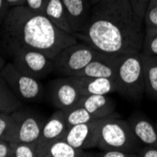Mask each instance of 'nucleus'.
<instances>
[{"label": "nucleus", "mask_w": 157, "mask_h": 157, "mask_svg": "<svg viewBox=\"0 0 157 157\" xmlns=\"http://www.w3.org/2000/svg\"><path fill=\"white\" fill-rule=\"evenodd\" d=\"M129 0H103L92 6L86 29L75 37L108 55L140 53L145 34Z\"/></svg>", "instance_id": "f257e3e1"}, {"label": "nucleus", "mask_w": 157, "mask_h": 157, "mask_svg": "<svg viewBox=\"0 0 157 157\" xmlns=\"http://www.w3.org/2000/svg\"><path fill=\"white\" fill-rule=\"evenodd\" d=\"M0 34L7 49H33L52 59L63 48L77 42L76 37L61 30L44 14L35 12L26 6L9 10Z\"/></svg>", "instance_id": "f03ea898"}, {"label": "nucleus", "mask_w": 157, "mask_h": 157, "mask_svg": "<svg viewBox=\"0 0 157 157\" xmlns=\"http://www.w3.org/2000/svg\"><path fill=\"white\" fill-rule=\"evenodd\" d=\"M115 85L117 92L139 102L145 93V84L140 53L121 55L118 62Z\"/></svg>", "instance_id": "7ed1b4c3"}, {"label": "nucleus", "mask_w": 157, "mask_h": 157, "mask_svg": "<svg viewBox=\"0 0 157 157\" xmlns=\"http://www.w3.org/2000/svg\"><path fill=\"white\" fill-rule=\"evenodd\" d=\"M139 142L130 123L113 113L101 126L97 148L101 151L120 150L136 153Z\"/></svg>", "instance_id": "20e7f679"}, {"label": "nucleus", "mask_w": 157, "mask_h": 157, "mask_svg": "<svg viewBox=\"0 0 157 157\" xmlns=\"http://www.w3.org/2000/svg\"><path fill=\"white\" fill-rule=\"evenodd\" d=\"M105 53L86 42H75L63 48L54 59V72L62 76L75 75L90 62Z\"/></svg>", "instance_id": "39448f33"}, {"label": "nucleus", "mask_w": 157, "mask_h": 157, "mask_svg": "<svg viewBox=\"0 0 157 157\" xmlns=\"http://www.w3.org/2000/svg\"><path fill=\"white\" fill-rule=\"evenodd\" d=\"M12 56V63L22 73L37 79L44 78L54 72L53 59L37 50L13 47L7 49Z\"/></svg>", "instance_id": "423d86ee"}, {"label": "nucleus", "mask_w": 157, "mask_h": 157, "mask_svg": "<svg viewBox=\"0 0 157 157\" xmlns=\"http://www.w3.org/2000/svg\"><path fill=\"white\" fill-rule=\"evenodd\" d=\"M0 73L10 90L21 102L39 101L42 97L44 87L39 79L22 73L12 62L7 63Z\"/></svg>", "instance_id": "0eeeda50"}, {"label": "nucleus", "mask_w": 157, "mask_h": 157, "mask_svg": "<svg viewBox=\"0 0 157 157\" xmlns=\"http://www.w3.org/2000/svg\"><path fill=\"white\" fill-rule=\"evenodd\" d=\"M109 116L96 119L89 122L70 126L63 139L77 149L85 150L97 148L100 129H101L103 122Z\"/></svg>", "instance_id": "6e6552de"}, {"label": "nucleus", "mask_w": 157, "mask_h": 157, "mask_svg": "<svg viewBox=\"0 0 157 157\" xmlns=\"http://www.w3.org/2000/svg\"><path fill=\"white\" fill-rule=\"evenodd\" d=\"M49 92L53 105L61 110L75 106L83 96L69 76L51 82Z\"/></svg>", "instance_id": "1a4fd4ad"}, {"label": "nucleus", "mask_w": 157, "mask_h": 157, "mask_svg": "<svg viewBox=\"0 0 157 157\" xmlns=\"http://www.w3.org/2000/svg\"><path fill=\"white\" fill-rule=\"evenodd\" d=\"M14 112L18 122L15 141L36 143L45 121L31 112L22 111L19 109Z\"/></svg>", "instance_id": "9d476101"}, {"label": "nucleus", "mask_w": 157, "mask_h": 157, "mask_svg": "<svg viewBox=\"0 0 157 157\" xmlns=\"http://www.w3.org/2000/svg\"><path fill=\"white\" fill-rule=\"evenodd\" d=\"M66 10L70 25L75 34L82 33L87 27L92 5L90 0H61Z\"/></svg>", "instance_id": "9b49d317"}, {"label": "nucleus", "mask_w": 157, "mask_h": 157, "mask_svg": "<svg viewBox=\"0 0 157 157\" xmlns=\"http://www.w3.org/2000/svg\"><path fill=\"white\" fill-rule=\"evenodd\" d=\"M120 58L121 55L104 54L100 58H97L90 62L75 75L109 78L115 82L116 71Z\"/></svg>", "instance_id": "f8f14e48"}, {"label": "nucleus", "mask_w": 157, "mask_h": 157, "mask_svg": "<svg viewBox=\"0 0 157 157\" xmlns=\"http://www.w3.org/2000/svg\"><path fill=\"white\" fill-rule=\"evenodd\" d=\"M69 77L83 96L107 95L111 92H117L115 82L109 78L80 75H72Z\"/></svg>", "instance_id": "ddd939ff"}, {"label": "nucleus", "mask_w": 157, "mask_h": 157, "mask_svg": "<svg viewBox=\"0 0 157 157\" xmlns=\"http://www.w3.org/2000/svg\"><path fill=\"white\" fill-rule=\"evenodd\" d=\"M68 129L69 126L64 116V111L59 109L44 122L40 136L36 142V146L45 145L55 140L63 138Z\"/></svg>", "instance_id": "4468645a"}, {"label": "nucleus", "mask_w": 157, "mask_h": 157, "mask_svg": "<svg viewBox=\"0 0 157 157\" xmlns=\"http://www.w3.org/2000/svg\"><path fill=\"white\" fill-rule=\"evenodd\" d=\"M75 106L83 107L98 118L109 116L115 109V104L107 95L82 96Z\"/></svg>", "instance_id": "2eb2a0df"}, {"label": "nucleus", "mask_w": 157, "mask_h": 157, "mask_svg": "<svg viewBox=\"0 0 157 157\" xmlns=\"http://www.w3.org/2000/svg\"><path fill=\"white\" fill-rule=\"evenodd\" d=\"M38 157H80L85 156L82 149L71 145L63 138L37 147Z\"/></svg>", "instance_id": "dca6fc26"}, {"label": "nucleus", "mask_w": 157, "mask_h": 157, "mask_svg": "<svg viewBox=\"0 0 157 157\" xmlns=\"http://www.w3.org/2000/svg\"><path fill=\"white\" fill-rule=\"evenodd\" d=\"M129 123L141 143L157 148V129L151 122L142 117H132Z\"/></svg>", "instance_id": "f3484780"}, {"label": "nucleus", "mask_w": 157, "mask_h": 157, "mask_svg": "<svg viewBox=\"0 0 157 157\" xmlns=\"http://www.w3.org/2000/svg\"><path fill=\"white\" fill-rule=\"evenodd\" d=\"M44 15H46L61 30L75 36V32L70 25L66 10L61 0H49Z\"/></svg>", "instance_id": "a211bd4d"}, {"label": "nucleus", "mask_w": 157, "mask_h": 157, "mask_svg": "<svg viewBox=\"0 0 157 157\" xmlns=\"http://www.w3.org/2000/svg\"><path fill=\"white\" fill-rule=\"evenodd\" d=\"M140 56L143 66L145 93L153 99H157V59L154 56L141 53Z\"/></svg>", "instance_id": "6ab92c4d"}, {"label": "nucleus", "mask_w": 157, "mask_h": 157, "mask_svg": "<svg viewBox=\"0 0 157 157\" xmlns=\"http://www.w3.org/2000/svg\"><path fill=\"white\" fill-rule=\"evenodd\" d=\"M22 102L10 90L8 83L0 73V111L12 113L20 109Z\"/></svg>", "instance_id": "aec40b11"}, {"label": "nucleus", "mask_w": 157, "mask_h": 157, "mask_svg": "<svg viewBox=\"0 0 157 157\" xmlns=\"http://www.w3.org/2000/svg\"><path fill=\"white\" fill-rule=\"evenodd\" d=\"M17 125L15 112L7 113L0 111V140L8 142L15 141Z\"/></svg>", "instance_id": "412c9836"}, {"label": "nucleus", "mask_w": 157, "mask_h": 157, "mask_svg": "<svg viewBox=\"0 0 157 157\" xmlns=\"http://www.w3.org/2000/svg\"><path fill=\"white\" fill-rule=\"evenodd\" d=\"M63 111H64V116H65V119L69 127L73 125H76V124H80V123L89 122L96 119H100L83 107L73 106L71 108L65 109Z\"/></svg>", "instance_id": "4be33fe9"}, {"label": "nucleus", "mask_w": 157, "mask_h": 157, "mask_svg": "<svg viewBox=\"0 0 157 157\" xmlns=\"http://www.w3.org/2000/svg\"><path fill=\"white\" fill-rule=\"evenodd\" d=\"M10 157H38L36 143L14 141L10 142Z\"/></svg>", "instance_id": "5701e85b"}, {"label": "nucleus", "mask_w": 157, "mask_h": 157, "mask_svg": "<svg viewBox=\"0 0 157 157\" xmlns=\"http://www.w3.org/2000/svg\"><path fill=\"white\" fill-rule=\"evenodd\" d=\"M140 53L154 58L157 56V28L145 27L143 45Z\"/></svg>", "instance_id": "b1692460"}, {"label": "nucleus", "mask_w": 157, "mask_h": 157, "mask_svg": "<svg viewBox=\"0 0 157 157\" xmlns=\"http://www.w3.org/2000/svg\"><path fill=\"white\" fill-rule=\"evenodd\" d=\"M145 27L157 28V0H151L144 16Z\"/></svg>", "instance_id": "393cba45"}, {"label": "nucleus", "mask_w": 157, "mask_h": 157, "mask_svg": "<svg viewBox=\"0 0 157 157\" xmlns=\"http://www.w3.org/2000/svg\"><path fill=\"white\" fill-rule=\"evenodd\" d=\"M150 1L151 0H129L136 20L141 24H144L145 12Z\"/></svg>", "instance_id": "a878e982"}, {"label": "nucleus", "mask_w": 157, "mask_h": 157, "mask_svg": "<svg viewBox=\"0 0 157 157\" xmlns=\"http://www.w3.org/2000/svg\"><path fill=\"white\" fill-rule=\"evenodd\" d=\"M49 0H25V6L31 10L44 14Z\"/></svg>", "instance_id": "bb28decb"}, {"label": "nucleus", "mask_w": 157, "mask_h": 157, "mask_svg": "<svg viewBox=\"0 0 157 157\" xmlns=\"http://www.w3.org/2000/svg\"><path fill=\"white\" fill-rule=\"evenodd\" d=\"M97 156L101 157H136L137 156L136 153L124 151L120 150H107V151H102L101 152L97 153Z\"/></svg>", "instance_id": "cd10ccee"}, {"label": "nucleus", "mask_w": 157, "mask_h": 157, "mask_svg": "<svg viewBox=\"0 0 157 157\" xmlns=\"http://www.w3.org/2000/svg\"><path fill=\"white\" fill-rule=\"evenodd\" d=\"M137 156L141 157H157V148L152 146H146L139 148L137 151Z\"/></svg>", "instance_id": "c85d7f7f"}, {"label": "nucleus", "mask_w": 157, "mask_h": 157, "mask_svg": "<svg viewBox=\"0 0 157 157\" xmlns=\"http://www.w3.org/2000/svg\"><path fill=\"white\" fill-rule=\"evenodd\" d=\"M10 142L0 140V157H10Z\"/></svg>", "instance_id": "c756f323"}, {"label": "nucleus", "mask_w": 157, "mask_h": 157, "mask_svg": "<svg viewBox=\"0 0 157 157\" xmlns=\"http://www.w3.org/2000/svg\"><path fill=\"white\" fill-rule=\"evenodd\" d=\"M9 4L6 2V0H0V25H1L9 13Z\"/></svg>", "instance_id": "7c9ffc66"}, {"label": "nucleus", "mask_w": 157, "mask_h": 157, "mask_svg": "<svg viewBox=\"0 0 157 157\" xmlns=\"http://www.w3.org/2000/svg\"><path fill=\"white\" fill-rule=\"evenodd\" d=\"M6 2L11 8L19 7V6H25V0H6Z\"/></svg>", "instance_id": "2f4dec72"}, {"label": "nucleus", "mask_w": 157, "mask_h": 157, "mask_svg": "<svg viewBox=\"0 0 157 157\" xmlns=\"http://www.w3.org/2000/svg\"><path fill=\"white\" fill-rule=\"evenodd\" d=\"M7 63H6V61H5V59H4V58L3 56L0 55V71H1L4 67H5V65H6Z\"/></svg>", "instance_id": "473e14b6"}, {"label": "nucleus", "mask_w": 157, "mask_h": 157, "mask_svg": "<svg viewBox=\"0 0 157 157\" xmlns=\"http://www.w3.org/2000/svg\"><path fill=\"white\" fill-rule=\"evenodd\" d=\"M101 1H103V0H90V3H91L92 6H94V5H96L97 3L101 2Z\"/></svg>", "instance_id": "72a5a7b5"}, {"label": "nucleus", "mask_w": 157, "mask_h": 157, "mask_svg": "<svg viewBox=\"0 0 157 157\" xmlns=\"http://www.w3.org/2000/svg\"><path fill=\"white\" fill-rule=\"evenodd\" d=\"M155 127H156V129H157V122H156V126Z\"/></svg>", "instance_id": "f704fd0d"}, {"label": "nucleus", "mask_w": 157, "mask_h": 157, "mask_svg": "<svg viewBox=\"0 0 157 157\" xmlns=\"http://www.w3.org/2000/svg\"><path fill=\"white\" fill-rule=\"evenodd\" d=\"M155 59H157V56H156V58H155Z\"/></svg>", "instance_id": "c9c22d12"}]
</instances>
